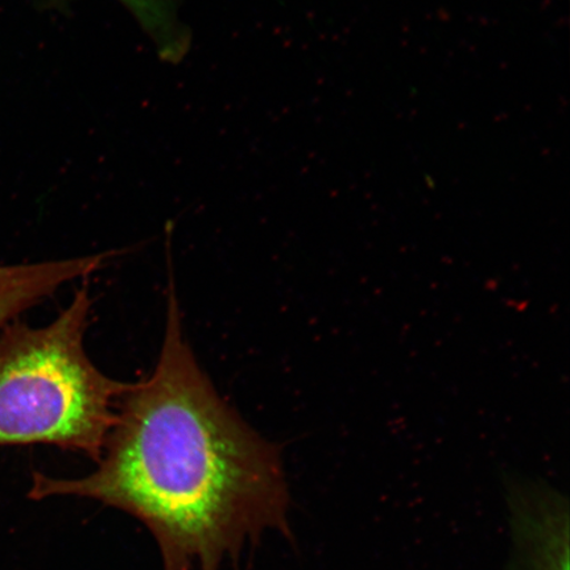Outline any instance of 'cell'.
<instances>
[{"label": "cell", "instance_id": "4", "mask_svg": "<svg viewBox=\"0 0 570 570\" xmlns=\"http://www.w3.org/2000/svg\"><path fill=\"white\" fill-rule=\"evenodd\" d=\"M114 253L80 258L0 266V331L21 313L51 297L63 284L88 279L105 267Z\"/></svg>", "mask_w": 570, "mask_h": 570}, {"label": "cell", "instance_id": "3", "mask_svg": "<svg viewBox=\"0 0 570 570\" xmlns=\"http://www.w3.org/2000/svg\"><path fill=\"white\" fill-rule=\"evenodd\" d=\"M512 532L509 570H569V503L544 481L505 476Z\"/></svg>", "mask_w": 570, "mask_h": 570}, {"label": "cell", "instance_id": "2", "mask_svg": "<svg viewBox=\"0 0 570 570\" xmlns=\"http://www.w3.org/2000/svg\"><path fill=\"white\" fill-rule=\"evenodd\" d=\"M88 282L53 323L0 331V448L51 445L101 459L131 383L105 375L85 348Z\"/></svg>", "mask_w": 570, "mask_h": 570}, {"label": "cell", "instance_id": "5", "mask_svg": "<svg viewBox=\"0 0 570 570\" xmlns=\"http://www.w3.org/2000/svg\"><path fill=\"white\" fill-rule=\"evenodd\" d=\"M139 21L164 60L177 62L189 48V36L177 19L174 0H119Z\"/></svg>", "mask_w": 570, "mask_h": 570}, {"label": "cell", "instance_id": "1", "mask_svg": "<svg viewBox=\"0 0 570 570\" xmlns=\"http://www.w3.org/2000/svg\"><path fill=\"white\" fill-rule=\"evenodd\" d=\"M96 472L35 473L30 498L78 497L140 520L164 570H220L267 531L292 539L281 448L214 389L185 340L174 277L159 361L120 399Z\"/></svg>", "mask_w": 570, "mask_h": 570}]
</instances>
